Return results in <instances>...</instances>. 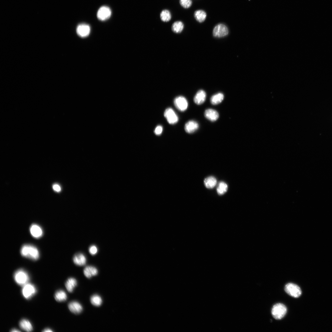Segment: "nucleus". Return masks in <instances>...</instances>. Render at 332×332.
<instances>
[{
	"label": "nucleus",
	"instance_id": "9",
	"mask_svg": "<svg viewBox=\"0 0 332 332\" xmlns=\"http://www.w3.org/2000/svg\"><path fill=\"white\" fill-rule=\"evenodd\" d=\"M110 9L107 6H102L98 10L97 13V18L100 20L104 21L108 19L111 16Z\"/></svg>",
	"mask_w": 332,
	"mask_h": 332
},
{
	"label": "nucleus",
	"instance_id": "33",
	"mask_svg": "<svg viewBox=\"0 0 332 332\" xmlns=\"http://www.w3.org/2000/svg\"><path fill=\"white\" fill-rule=\"evenodd\" d=\"M11 331L12 332H18L20 331H19V330H17L16 329H12V330H11Z\"/></svg>",
	"mask_w": 332,
	"mask_h": 332
},
{
	"label": "nucleus",
	"instance_id": "25",
	"mask_svg": "<svg viewBox=\"0 0 332 332\" xmlns=\"http://www.w3.org/2000/svg\"><path fill=\"white\" fill-rule=\"evenodd\" d=\"M184 28V25L182 22L180 21H177L174 22L172 26V30L175 33H178L182 31Z\"/></svg>",
	"mask_w": 332,
	"mask_h": 332
},
{
	"label": "nucleus",
	"instance_id": "32",
	"mask_svg": "<svg viewBox=\"0 0 332 332\" xmlns=\"http://www.w3.org/2000/svg\"><path fill=\"white\" fill-rule=\"evenodd\" d=\"M43 331L45 332H53V331L49 328H46Z\"/></svg>",
	"mask_w": 332,
	"mask_h": 332
},
{
	"label": "nucleus",
	"instance_id": "3",
	"mask_svg": "<svg viewBox=\"0 0 332 332\" xmlns=\"http://www.w3.org/2000/svg\"><path fill=\"white\" fill-rule=\"evenodd\" d=\"M14 278L18 284L22 286L28 283L29 280L28 274L22 269H19L15 271L14 275Z\"/></svg>",
	"mask_w": 332,
	"mask_h": 332
},
{
	"label": "nucleus",
	"instance_id": "27",
	"mask_svg": "<svg viewBox=\"0 0 332 332\" xmlns=\"http://www.w3.org/2000/svg\"><path fill=\"white\" fill-rule=\"evenodd\" d=\"M160 19L164 22L169 21L171 18V14L170 11L166 10H162L160 14Z\"/></svg>",
	"mask_w": 332,
	"mask_h": 332
},
{
	"label": "nucleus",
	"instance_id": "14",
	"mask_svg": "<svg viewBox=\"0 0 332 332\" xmlns=\"http://www.w3.org/2000/svg\"><path fill=\"white\" fill-rule=\"evenodd\" d=\"M204 116L208 120L214 121H216L219 118V114L215 110L212 109H208L204 112Z\"/></svg>",
	"mask_w": 332,
	"mask_h": 332
},
{
	"label": "nucleus",
	"instance_id": "8",
	"mask_svg": "<svg viewBox=\"0 0 332 332\" xmlns=\"http://www.w3.org/2000/svg\"><path fill=\"white\" fill-rule=\"evenodd\" d=\"M174 103L175 107L179 110L184 111L188 107V102L186 99L182 96H178L175 98Z\"/></svg>",
	"mask_w": 332,
	"mask_h": 332
},
{
	"label": "nucleus",
	"instance_id": "6",
	"mask_svg": "<svg viewBox=\"0 0 332 332\" xmlns=\"http://www.w3.org/2000/svg\"><path fill=\"white\" fill-rule=\"evenodd\" d=\"M228 33L227 27L224 25L219 24L216 26L213 29V34L216 37H222L226 36Z\"/></svg>",
	"mask_w": 332,
	"mask_h": 332
},
{
	"label": "nucleus",
	"instance_id": "29",
	"mask_svg": "<svg viewBox=\"0 0 332 332\" xmlns=\"http://www.w3.org/2000/svg\"><path fill=\"white\" fill-rule=\"evenodd\" d=\"M89 252L92 255H95L97 252L98 250L97 247L94 245H92L89 247Z\"/></svg>",
	"mask_w": 332,
	"mask_h": 332
},
{
	"label": "nucleus",
	"instance_id": "26",
	"mask_svg": "<svg viewBox=\"0 0 332 332\" xmlns=\"http://www.w3.org/2000/svg\"><path fill=\"white\" fill-rule=\"evenodd\" d=\"M227 184L223 182H220L217 188V192L219 195H222L226 193L227 190Z\"/></svg>",
	"mask_w": 332,
	"mask_h": 332
},
{
	"label": "nucleus",
	"instance_id": "13",
	"mask_svg": "<svg viewBox=\"0 0 332 332\" xmlns=\"http://www.w3.org/2000/svg\"><path fill=\"white\" fill-rule=\"evenodd\" d=\"M199 128V124L196 121L193 120L189 121L185 124L184 129L188 133H193L196 131Z\"/></svg>",
	"mask_w": 332,
	"mask_h": 332
},
{
	"label": "nucleus",
	"instance_id": "18",
	"mask_svg": "<svg viewBox=\"0 0 332 332\" xmlns=\"http://www.w3.org/2000/svg\"><path fill=\"white\" fill-rule=\"evenodd\" d=\"M77 284V282L76 279L73 278H70L66 281L65 286L68 291L71 293L73 291Z\"/></svg>",
	"mask_w": 332,
	"mask_h": 332
},
{
	"label": "nucleus",
	"instance_id": "16",
	"mask_svg": "<svg viewBox=\"0 0 332 332\" xmlns=\"http://www.w3.org/2000/svg\"><path fill=\"white\" fill-rule=\"evenodd\" d=\"M73 261L75 264L78 266L85 265L86 262V259L85 255L82 253L76 254L73 258Z\"/></svg>",
	"mask_w": 332,
	"mask_h": 332
},
{
	"label": "nucleus",
	"instance_id": "22",
	"mask_svg": "<svg viewBox=\"0 0 332 332\" xmlns=\"http://www.w3.org/2000/svg\"><path fill=\"white\" fill-rule=\"evenodd\" d=\"M206 14L204 10H196L194 13V16L197 21L200 22H203L206 17Z\"/></svg>",
	"mask_w": 332,
	"mask_h": 332
},
{
	"label": "nucleus",
	"instance_id": "31",
	"mask_svg": "<svg viewBox=\"0 0 332 332\" xmlns=\"http://www.w3.org/2000/svg\"><path fill=\"white\" fill-rule=\"evenodd\" d=\"M53 190L57 192H59L61 190L60 186L58 184H55L53 185Z\"/></svg>",
	"mask_w": 332,
	"mask_h": 332
},
{
	"label": "nucleus",
	"instance_id": "15",
	"mask_svg": "<svg viewBox=\"0 0 332 332\" xmlns=\"http://www.w3.org/2000/svg\"><path fill=\"white\" fill-rule=\"evenodd\" d=\"M206 94L205 92L202 90L198 91L194 98L195 103L197 105L203 104L205 101Z\"/></svg>",
	"mask_w": 332,
	"mask_h": 332
},
{
	"label": "nucleus",
	"instance_id": "30",
	"mask_svg": "<svg viewBox=\"0 0 332 332\" xmlns=\"http://www.w3.org/2000/svg\"><path fill=\"white\" fill-rule=\"evenodd\" d=\"M163 131V127L160 125L157 126L154 130V133L156 135H160Z\"/></svg>",
	"mask_w": 332,
	"mask_h": 332
},
{
	"label": "nucleus",
	"instance_id": "4",
	"mask_svg": "<svg viewBox=\"0 0 332 332\" xmlns=\"http://www.w3.org/2000/svg\"><path fill=\"white\" fill-rule=\"evenodd\" d=\"M285 290L289 295L294 298L299 297L302 293L300 287L292 283H288L285 285Z\"/></svg>",
	"mask_w": 332,
	"mask_h": 332
},
{
	"label": "nucleus",
	"instance_id": "1",
	"mask_svg": "<svg viewBox=\"0 0 332 332\" xmlns=\"http://www.w3.org/2000/svg\"><path fill=\"white\" fill-rule=\"evenodd\" d=\"M20 253L24 257L33 260H37L39 256L38 249L35 246L30 244H25L22 247Z\"/></svg>",
	"mask_w": 332,
	"mask_h": 332
},
{
	"label": "nucleus",
	"instance_id": "12",
	"mask_svg": "<svg viewBox=\"0 0 332 332\" xmlns=\"http://www.w3.org/2000/svg\"><path fill=\"white\" fill-rule=\"evenodd\" d=\"M68 306L69 310L75 314L80 313L83 310L82 305L79 302L77 301H73L70 302Z\"/></svg>",
	"mask_w": 332,
	"mask_h": 332
},
{
	"label": "nucleus",
	"instance_id": "21",
	"mask_svg": "<svg viewBox=\"0 0 332 332\" xmlns=\"http://www.w3.org/2000/svg\"><path fill=\"white\" fill-rule=\"evenodd\" d=\"M223 94L221 93H218L212 96L210 99L211 103L213 105L220 103L224 99Z\"/></svg>",
	"mask_w": 332,
	"mask_h": 332
},
{
	"label": "nucleus",
	"instance_id": "7",
	"mask_svg": "<svg viewBox=\"0 0 332 332\" xmlns=\"http://www.w3.org/2000/svg\"><path fill=\"white\" fill-rule=\"evenodd\" d=\"M164 116L168 122L170 124H174L178 121V117L173 110L170 108L166 109Z\"/></svg>",
	"mask_w": 332,
	"mask_h": 332
},
{
	"label": "nucleus",
	"instance_id": "11",
	"mask_svg": "<svg viewBox=\"0 0 332 332\" xmlns=\"http://www.w3.org/2000/svg\"><path fill=\"white\" fill-rule=\"evenodd\" d=\"M30 230L31 234L34 238H39L42 235V228L37 224H32L30 227Z\"/></svg>",
	"mask_w": 332,
	"mask_h": 332
},
{
	"label": "nucleus",
	"instance_id": "20",
	"mask_svg": "<svg viewBox=\"0 0 332 332\" xmlns=\"http://www.w3.org/2000/svg\"><path fill=\"white\" fill-rule=\"evenodd\" d=\"M19 326L22 330L27 331H32L33 327L30 322L26 319H22L19 322Z\"/></svg>",
	"mask_w": 332,
	"mask_h": 332
},
{
	"label": "nucleus",
	"instance_id": "2",
	"mask_svg": "<svg viewBox=\"0 0 332 332\" xmlns=\"http://www.w3.org/2000/svg\"><path fill=\"white\" fill-rule=\"evenodd\" d=\"M287 312V308L283 304L278 303L275 305L271 310V314L273 317L276 319L282 318Z\"/></svg>",
	"mask_w": 332,
	"mask_h": 332
},
{
	"label": "nucleus",
	"instance_id": "28",
	"mask_svg": "<svg viewBox=\"0 0 332 332\" xmlns=\"http://www.w3.org/2000/svg\"><path fill=\"white\" fill-rule=\"evenodd\" d=\"M180 3L183 7L188 8L191 6L192 1L191 0H180Z\"/></svg>",
	"mask_w": 332,
	"mask_h": 332
},
{
	"label": "nucleus",
	"instance_id": "23",
	"mask_svg": "<svg viewBox=\"0 0 332 332\" xmlns=\"http://www.w3.org/2000/svg\"><path fill=\"white\" fill-rule=\"evenodd\" d=\"M54 297L56 301L61 302L64 301L66 300L67 295L64 291L60 290L56 292Z\"/></svg>",
	"mask_w": 332,
	"mask_h": 332
},
{
	"label": "nucleus",
	"instance_id": "17",
	"mask_svg": "<svg viewBox=\"0 0 332 332\" xmlns=\"http://www.w3.org/2000/svg\"><path fill=\"white\" fill-rule=\"evenodd\" d=\"M84 274L88 278H90L95 276L98 274V270L95 267L92 266H87L85 267L83 271Z\"/></svg>",
	"mask_w": 332,
	"mask_h": 332
},
{
	"label": "nucleus",
	"instance_id": "5",
	"mask_svg": "<svg viewBox=\"0 0 332 332\" xmlns=\"http://www.w3.org/2000/svg\"><path fill=\"white\" fill-rule=\"evenodd\" d=\"M36 292V288L33 284L28 283L23 286L22 293L26 298L28 299L30 298Z\"/></svg>",
	"mask_w": 332,
	"mask_h": 332
},
{
	"label": "nucleus",
	"instance_id": "19",
	"mask_svg": "<svg viewBox=\"0 0 332 332\" xmlns=\"http://www.w3.org/2000/svg\"><path fill=\"white\" fill-rule=\"evenodd\" d=\"M204 183L205 186L208 188H213L216 185L217 180L214 176H210L205 179Z\"/></svg>",
	"mask_w": 332,
	"mask_h": 332
},
{
	"label": "nucleus",
	"instance_id": "10",
	"mask_svg": "<svg viewBox=\"0 0 332 332\" xmlns=\"http://www.w3.org/2000/svg\"><path fill=\"white\" fill-rule=\"evenodd\" d=\"M76 31L77 34L80 37H86L90 33V27L86 24H81L77 26Z\"/></svg>",
	"mask_w": 332,
	"mask_h": 332
},
{
	"label": "nucleus",
	"instance_id": "24",
	"mask_svg": "<svg viewBox=\"0 0 332 332\" xmlns=\"http://www.w3.org/2000/svg\"><path fill=\"white\" fill-rule=\"evenodd\" d=\"M90 301L91 304L96 306H100L102 302L101 297L99 295L95 294L93 295L90 298Z\"/></svg>",
	"mask_w": 332,
	"mask_h": 332
}]
</instances>
